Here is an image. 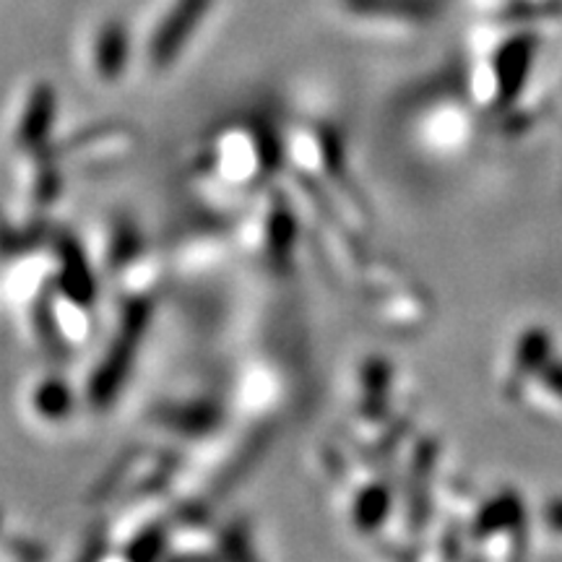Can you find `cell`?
Segmentation results:
<instances>
[{
    "label": "cell",
    "instance_id": "obj_1",
    "mask_svg": "<svg viewBox=\"0 0 562 562\" xmlns=\"http://www.w3.org/2000/svg\"><path fill=\"white\" fill-rule=\"evenodd\" d=\"M341 9L370 24L417 32L440 19L446 0H341Z\"/></svg>",
    "mask_w": 562,
    "mask_h": 562
},
{
    "label": "cell",
    "instance_id": "obj_2",
    "mask_svg": "<svg viewBox=\"0 0 562 562\" xmlns=\"http://www.w3.org/2000/svg\"><path fill=\"white\" fill-rule=\"evenodd\" d=\"M214 0H175L172 11L165 16V24L154 34L151 63L157 70L172 66L186 42L199 30L203 13L211 9Z\"/></svg>",
    "mask_w": 562,
    "mask_h": 562
},
{
    "label": "cell",
    "instance_id": "obj_3",
    "mask_svg": "<svg viewBox=\"0 0 562 562\" xmlns=\"http://www.w3.org/2000/svg\"><path fill=\"white\" fill-rule=\"evenodd\" d=\"M539 42L531 32H516L505 37L492 53V79H495L497 94L510 97L529 79L533 58H537Z\"/></svg>",
    "mask_w": 562,
    "mask_h": 562
},
{
    "label": "cell",
    "instance_id": "obj_4",
    "mask_svg": "<svg viewBox=\"0 0 562 562\" xmlns=\"http://www.w3.org/2000/svg\"><path fill=\"white\" fill-rule=\"evenodd\" d=\"M94 60L102 79H117L121 76L125 60H128V32L117 21L102 26L100 34H97Z\"/></svg>",
    "mask_w": 562,
    "mask_h": 562
},
{
    "label": "cell",
    "instance_id": "obj_5",
    "mask_svg": "<svg viewBox=\"0 0 562 562\" xmlns=\"http://www.w3.org/2000/svg\"><path fill=\"white\" fill-rule=\"evenodd\" d=\"M53 110H55L53 91L47 87L34 91V97L30 100V110H26L24 125H21V138H24V144H32V140L42 138L47 131H50Z\"/></svg>",
    "mask_w": 562,
    "mask_h": 562
},
{
    "label": "cell",
    "instance_id": "obj_6",
    "mask_svg": "<svg viewBox=\"0 0 562 562\" xmlns=\"http://www.w3.org/2000/svg\"><path fill=\"white\" fill-rule=\"evenodd\" d=\"M467 3L480 13H492V16H495V13L508 16V13L524 9L521 0H467Z\"/></svg>",
    "mask_w": 562,
    "mask_h": 562
},
{
    "label": "cell",
    "instance_id": "obj_7",
    "mask_svg": "<svg viewBox=\"0 0 562 562\" xmlns=\"http://www.w3.org/2000/svg\"><path fill=\"white\" fill-rule=\"evenodd\" d=\"M40 393H45L47 398H40V409L47 414V409H50V404H55V412H66L68 406V391L66 385H45Z\"/></svg>",
    "mask_w": 562,
    "mask_h": 562
},
{
    "label": "cell",
    "instance_id": "obj_8",
    "mask_svg": "<svg viewBox=\"0 0 562 562\" xmlns=\"http://www.w3.org/2000/svg\"><path fill=\"white\" fill-rule=\"evenodd\" d=\"M524 9H537V11H547L552 3H558V0H521Z\"/></svg>",
    "mask_w": 562,
    "mask_h": 562
}]
</instances>
